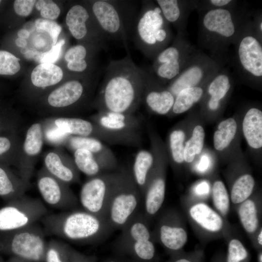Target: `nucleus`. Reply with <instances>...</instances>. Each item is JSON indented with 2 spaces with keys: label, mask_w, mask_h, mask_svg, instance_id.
<instances>
[{
  "label": "nucleus",
  "mask_w": 262,
  "mask_h": 262,
  "mask_svg": "<svg viewBox=\"0 0 262 262\" xmlns=\"http://www.w3.org/2000/svg\"><path fill=\"white\" fill-rule=\"evenodd\" d=\"M107 66L98 94L91 103L97 112L135 114L142 103L143 72L129 51Z\"/></svg>",
  "instance_id": "obj_1"
},
{
  "label": "nucleus",
  "mask_w": 262,
  "mask_h": 262,
  "mask_svg": "<svg viewBox=\"0 0 262 262\" xmlns=\"http://www.w3.org/2000/svg\"><path fill=\"white\" fill-rule=\"evenodd\" d=\"M197 12L199 49L206 50L221 65L226 66L233 45L253 12L241 2L232 8Z\"/></svg>",
  "instance_id": "obj_2"
},
{
  "label": "nucleus",
  "mask_w": 262,
  "mask_h": 262,
  "mask_svg": "<svg viewBox=\"0 0 262 262\" xmlns=\"http://www.w3.org/2000/svg\"><path fill=\"white\" fill-rule=\"evenodd\" d=\"M40 220L48 233L80 244L100 243L114 231L106 219L84 210L47 214Z\"/></svg>",
  "instance_id": "obj_3"
},
{
  "label": "nucleus",
  "mask_w": 262,
  "mask_h": 262,
  "mask_svg": "<svg viewBox=\"0 0 262 262\" xmlns=\"http://www.w3.org/2000/svg\"><path fill=\"white\" fill-rule=\"evenodd\" d=\"M132 35L136 48L152 60L174 37L170 25L154 0L142 1Z\"/></svg>",
  "instance_id": "obj_4"
},
{
  "label": "nucleus",
  "mask_w": 262,
  "mask_h": 262,
  "mask_svg": "<svg viewBox=\"0 0 262 262\" xmlns=\"http://www.w3.org/2000/svg\"><path fill=\"white\" fill-rule=\"evenodd\" d=\"M87 3L107 39L121 41L129 51L128 41L138 15L136 1L96 0Z\"/></svg>",
  "instance_id": "obj_5"
},
{
  "label": "nucleus",
  "mask_w": 262,
  "mask_h": 262,
  "mask_svg": "<svg viewBox=\"0 0 262 262\" xmlns=\"http://www.w3.org/2000/svg\"><path fill=\"white\" fill-rule=\"evenodd\" d=\"M231 64L236 76L248 82L261 83L262 38L255 31L252 17L245 24L232 47Z\"/></svg>",
  "instance_id": "obj_6"
},
{
  "label": "nucleus",
  "mask_w": 262,
  "mask_h": 262,
  "mask_svg": "<svg viewBox=\"0 0 262 262\" xmlns=\"http://www.w3.org/2000/svg\"><path fill=\"white\" fill-rule=\"evenodd\" d=\"M113 245L115 255L132 262H153L156 250L148 221L139 211L120 230Z\"/></svg>",
  "instance_id": "obj_7"
},
{
  "label": "nucleus",
  "mask_w": 262,
  "mask_h": 262,
  "mask_svg": "<svg viewBox=\"0 0 262 262\" xmlns=\"http://www.w3.org/2000/svg\"><path fill=\"white\" fill-rule=\"evenodd\" d=\"M94 87L88 80H68L43 97V113L48 117H68L89 102Z\"/></svg>",
  "instance_id": "obj_8"
},
{
  "label": "nucleus",
  "mask_w": 262,
  "mask_h": 262,
  "mask_svg": "<svg viewBox=\"0 0 262 262\" xmlns=\"http://www.w3.org/2000/svg\"><path fill=\"white\" fill-rule=\"evenodd\" d=\"M119 172L106 214V219L114 231L121 230L139 212L142 196L131 171L123 168Z\"/></svg>",
  "instance_id": "obj_9"
},
{
  "label": "nucleus",
  "mask_w": 262,
  "mask_h": 262,
  "mask_svg": "<svg viewBox=\"0 0 262 262\" xmlns=\"http://www.w3.org/2000/svg\"><path fill=\"white\" fill-rule=\"evenodd\" d=\"M47 244L44 230L36 223L20 229L0 232V252L31 262L45 259Z\"/></svg>",
  "instance_id": "obj_10"
},
{
  "label": "nucleus",
  "mask_w": 262,
  "mask_h": 262,
  "mask_svg": "<svg viewBox=\"0 0 262 262\" xmlns=\"http://www.w3.org/2000/svg\"><path fill=\"white\" fill-rule=\"evenodd\" d=\"M196 49L188 35L177 33L171 44L153 60L150 69L165 84L179 75Z\"/></svg>",
  "instance_id": "obj_11"
},
{
  "label": "nucleus",
  "mask_w": 262,
  "mask_h": 262,
  "mask_svg": "<svg viewBox=\"0 0 262 262\" xmlns=\"http://www.w3.org/2000/svg\"><path fill=\"white\" fill-rule=\"evenodd\" d=\"M224 66L205 52L196 49L181 72L168 83L167 87L175 97L184 89L206 85Z\"/></svg>",
  "instance_id": "obj_12"
},
{
  "label": "nucleus",
  "mask_w": 262,
  "mask_h": 262,
  "mask_svg": "<svg viewBox=\"0 0 262 262\" xmlns=\"http://www.w3.org/2000/svg\"><path fill=\"white\" fill-rule=\"evenodd\" d=\"M89 119L112 134L119 145L135 147L142 145L143 121L135 114L97 112Z\"/></svg>",
  "instance_id": "obj_13"
},
{
  "label": "nucleus",
  "mask_w": 262,
  "mask_h": 262,
  "mask_svg": "<svg viewBox=\"0 0 262 262\" xmlns=\"http://www.w3.org/2000/svg\"><path fill=\"white\" fill-rule=\"evenodd\" d=\"M42 201L24 195L0 208V232L20 229L36 223L47 214Z\"/></svg>",
  "instance_id": "obj_14"
},
{
  "label": "nucleus",
  "mask_w": 262,
  "mask_h": 262,
  "mask_svg": "<svg viewBox=\"0 0 262 262\" xmlns=\"http://www.w3.org/2000/svg\"><path fill=\"white\" fill-rule=\"evenodd\" d=\"M120 172H110L89 178L80 192L83 210L106 219L109 203L119 178Z\"/></svg>",
  "instance_id": "obj_15"
},
{
  "label": "nucleus",
  "mask_w": 262,
  "mask_h": 262,
  "mask_svg": "<svg viewBox=\"0 0 262 262\" xmlns=\"http://www.w3.org/2000/svg\"><path fill=\"white\" fill-rule=\"evenodd\" d=\"M66 23L71 35L76 40L105 49L108 39L88 4H76L72 6L66 14Z\"/></svg>",
  "instance_id": "obj_16"
},
{
  "label": "nucleus",
  "mask_w": 262,
  "mask_h": 262,
  "mask_svg": "<svg viewBox=\"0 0 262 262\" xmlns=\"http://www.w3.org/2000/svg\"><path fill=\"white\" fill-rule=\"evenodd\" d=\"M37 184L43 200L50 206L64 210L77 207L78 198L69 185L50 174L44 166L38 172Z\"/></svg>",
  "instance_id": "obj_17"
},
{
  "label": "nucleus",
  "mask_w": 262,
  "mask_h": 262,
  "mask_svg": "<svg viewBox=\"0 0 262 262\" xmlns=\"http://www.w3.org/2000/svg\"><path fill=\"white\" fill-rule=\"evenodd\" d=\"M44 142L43 121L41 120L32 124L27 129L19 155L18 175L29 186Z\"/></svg>",
  "instance_id": "obj_18"
},
{
  "label": "nucleus",
  "mask_w": 262,
  "mask_h": 262,
  "mask_svg": "<svg viewBox=\"0 0 262 262\" xmlns=\"http://www.w3.org/2000/svg\"><path fill=\"white\" fill-rule=\"evenodd\" d=\"M143 85L142 103L150 111L164 115L171 112L175 96L167 86L163 83L152 72L150 68H142Z\"/></svg>",
  "instance_id": "obj_19"
},
{
  "label": "nucleus",
  "mask_w": 262,
  "mask_h": 262,
  "mask_svg": "<svg viewBox=\"0 0 262 262\" xmlns=\"http://www.w3.org/2000/svg\"><path fill=\"white\" fill-rule=\"evenodd\" d=\"M51 118L54 124L68 135L94 137L104 143L119 145L112 134L90 119L70 116Z\"/></svg>",
  "instance_id": "obj_20"
},
{
  "label": "nucleus",
  "mask_w": 262,
  "mask_h": 262,
  "mask_svg": "<svg viewBox=\"0 0 262 262\" xmlns=\"http://www.w3.org/2000/svg\"><path fill=\"white\" fill-rule=\"evenodd\" d=\"M44 167L52 175L69 185L80 181L79 171L73 158L57 148L48 151L44 157Z\"/></svg>",
  "instance_id": "obj_21"
},
{
  "label": "nucleus",
  "mask_w": 262,
  "mask_h": 262,
  "mask_svg": "<svg viewBox=\"0 0 262 262\" xmlns=\"http://www.w3.org/2000/svg\"><path fill=\"white\" fill-rule=\"evenodd\" d=\"M160 8L165 20L172 25L177 33L188 35L189 17L196 10V0H154Z\"/></svg>",
  "instance_id": "obj_22"
},
{
  "label": "nucleus",
  "mask_w": 262,
  "mask_h": 262,
  "mask_svg": "<svg viewBox=\"0 0 262 262\" xmlns=\"http://www.w3.org/2000/svg\"><path fill=\"white\" fill-rule=\"evenodd\" d=\"M64 146L72 151L79 148L89 150L106 164L112 171L117 167V160L113 151L105 143L98 139L70 135Z\"/></svg>",
  "instance_id": "obj_23"
},
{
  "label": "nucleus",
  "mask_w": 262,
  "mask_h": 262,
  "mask_svg": "<svg viewBox=\"0 0 262 262\" xmlns=\"http://www.w3.org/2000/svg\"><path fill=\"white\" fill-rule=\"evenodd\" d=\"M159 169L154 165L145 188L144 211L143 213L147 221L161 208L164 200L165 183L164 178L160 174Z\"/></svg>",
  "instance_id": "obj_24"
},
{
  "label": "nucleus",
  "mask_w": 262,
  "mask_h": 262,
  "mask_svg": "<svg viewBox=\"0 0 262 262\" xmlns=\"http://www.w3.org/2000/svg\"><path fill=\"white\" fill-rule=\"evenodd\" d=\"M232 74L226 66L222 67L207 85L208 95L207 106L211 111L217 110L221 102L230 91L232 84Z\"/></svg>",
  "instance_id": "obj_25"
},
{
  "label": "nucleus",
  "mask_w": 262,
  "mask_h": 262,
  "mask_svg": "<svg viewBox=\"0 0 262 262\" xmlns=\"http://www.w3.org/2000/svg\"><path fill=\"white\" fill-rule=\"evenodd\" d=\"M29 187L9 166L0 163V197L6 202L24 196Z\"/></svg>",
  "instance_id": "obj_26"
},
{
  "label": "nucleus",
  "mask_w": 262,
  "mask_h": 262,
  "mask_svg": "<svg viewBox=\"0 0 262 262\" xmlns=\"http://www.w3.org/2000/svg\"><path fill=\"white\" fill-rule=\"evenodd\" d=\"M152 151L142 149L136 153L131 174L142 196L155 164V155Z\"/></svg>",
  "instance_id": "obj_27"
},
{
  "label": "nucleus",
  "mask_w": 262,
  "mask_h": 262,
  "mask_svg": "<svg viewBox=\"0 0 262 262\" xmlns=\"http://www.w3.org/2000/svg\"><path fill=\"white\" fill-rule=\"evenodd\" d=\"M63 75L62 69L58 66L52 63H40L33 69L31 81L34 89L44 90L60 82Z\"/></svg>",
  "instance_id": "obj_28"
},
{
  "label": "nucleus",
  "mask_w": 262,
  "mask_h": 262,
  "mask_svg": "<svg viewBox=\"0 0 262 262\" xmlns=\"http://www.w3.org/2000/svg\"><path fill=\"white\" fill-rule=\"evenodd\" d=\"M73 152V160L79 171L89 178L112 172L110 168L88 150L79 148Z\"/></svg>",
  "instance_id": "obj_29"
},
{
  "label": "nucleus",
  "mask_w": 262,
  "mask_h": 262,
  "mask_svg": "<svg viewBox=\"0 0 262 262\" xmlns=\"http://www.w3.org/2000/svg\"><path fill=\"white\" fill-rule=\"evenodd\" d=\"M244 136L248 145L254 148L262 146V112L251 108L246 112L243 122Z\"/></svg>",
  "instance_id": "obj_30"
},
{
  "label": "nucleus",
  "mask_w": 262,
  "mask_h": 262,
  "mask_svg": "<svg viewBox=\"0 0 262 262\" xmlns=\"http://www.w3.org/2000/svg\"><path fill=\"white\" fill-rule=\"evenodd\" d=\"M158 237L165 247L172 251L180 249L187 239L183 229L165 223H162L159 227Z\"/></svg>",
  "instance_id": "obj_31"
},
{
  "label": "nucleus",
  "mask_w": 262,
  "mask_h": 262,
  "mask_svg": "<svg viewBox=\"0 0 262 262\" xmlns=\"http://www.w3.org/2000/svg\"><path fill=\"white\" fill-rule=\"evenodd\" d=\"M22 142L18 133L0 135V163L17 167Z\"/></svg>",
  "instance_id": "obj_32"
},
{
  "label": "nucleus",
  "mask_w": 262,
  "mask_h": 262,
  "mask_svg": "<svg viewBox=\"0 0 262 262\" xmlns=\"http://www.w3.org/2000/svg\"><path fill=\"white\" fill-rule=\"evenodd\" d=\"M190 213L194 220L207 230L217 231L222 228L223 221L220 216L205 204L193 206Z\"/></svg>",
  "instance_id": "obj_33"
},
{
  "label": "nucleus",
  "mask_w": 262,
  "mask_h": 262,
  "mask_svg": "<svg viewBox=\"0 0 262 262\" xmlns=\"http://www.w3.org/2000/svg\"><path fill=\"white\" fill-rule=\"evenodd\" d=\"M204 86L187 88L180 91L175 97L171 111L175 114H179L190 109L202 98Z\"/></svg>",
  "instance_id": "obj_34"
},
{
  "label": "nucleus",
  "mask_w": 262,
  "mask_h": 262,
  "mask_svg": "<svg viewBox=\"0 0 262 262\" xmlns=\"http://www.w3.org/2000/svg\"><path fill=\"white\" fill-rule=\"evenodd\" d=\"M237 131L236 121L229 118L220 123L213 135V144L217 150L226 148L233 140Z\"/></svg>",
  "instance_id": "obj_35"
},
{
  "label": "nucleus",
  "mask_w": 262,
  "mask_h": 262,
  "mask_svg": "<svg viewBox=\"0 0 262 262\" xmlns=\"http://www.w3.org/2000/svg\"><path fill=\"white\" fill-rule=\"evenodd\" d=\"M255 181L248 174L242 176L234 183L231 190V199L236 204L246 200L252 192Z\"/></svg>",
  "instance_id": "obj_36"
},
{
  "label": "nucleus",
  "mask_w": 262,
  "mask_h": 262,
  "mask_svg": "<svg viewBox=\"0 0 262 262\" xmlns=\"http://www.w3.org/2000/svg\"><path fill=\"white\" fill-rule=\"evenodd\" d=\"M22 119L16 111L7 108H0V135L18 133Z\"/></svg>",
  "instance_id": "obj_37"
},
{
  "label": "nucleus",
  "mask_w": 262,
  "mask_h": 262,
  "mask_svg": "<svg viewBox=\"0 0 262 262\" xmlns=\"http://www.w3.org/2000/svg\"><path fill=\"white\" fill-rule=\"evenodd\" d=\"M205 132L203 128L197 125L194 129L191 138L187 141L184 149V161L192 162L196 154H199L203 147Z\"/></svg>",
  "instance_id": "obj_38"
},
{
  "label": "nucleus",
  "mask_w": 262,
  "mask_h": 262,
  "mask_svg": "<svg viewBox=\"0 0 262 262\" xmlns=\"http://www.w3.org/2000/svg\"><path fill=\"white\" fill-rule=\"evenodd\" d=\"M43 121L44 142L56 147L64 146L70 135L56 126L51 117L44 118Z\"/></svg>",
  "instance_id": "obj_39"
},
{
  "label": "nucleus",
  "mask_w": 262,
  "mask_h": 262,
  "mask_svg": "<svg viewBox=\"0 0 262 262\" xmlns=\"http://www.w3.org/2000/svg\"><path fill=\"white\" fill-rule=\"evenodd\" d=\"M257 209L254 202L251 200L245 201L239 209L241 222L245 229L248 232H253L257 228Z\"/></svg>",
  "instance_id": "obj_40"
},
{
  "label": "nucleus",
  "mask_w": 262,
  "mask_h": 262,
  "mask_svg": "<svg viewBox=\"0 0 262 262\" xmlns=\"http://www.w3.org/2000/svg\"><path fill=\"white\" fill-rule=\"evenodd\" d=\"M69 246L57 240L48 244L45 259L46 262H68Z\"/></svg>",
  "instance_id": "obj_41"
},
{
  "label": "nucleus",
  "mask_w": 262,
  "mask_h": 262,
  "mask_svg": "<svg viewBox=\"0 0 262 262\" xmlns=\"http://www.w3.org/2000/svg\"><path fill=\"white\" fill-rule=\"evenodd\" d=\"M184 139L185 133L181 130H174L169 135V145L171 155L174 162L177 164H180L184 161Z\"/></svg>",
  "instance_id": "obj_42"
},
{
  "label": "nucleus",
  "mask_w": 262,
  "mask_h": 262,
  "mask_svg": "<svg viewBox=\"0 0 262 262\" xmlns=\"http://www.w3.org/2000/svg\"><path fill=\"white\" fill-rule=\"evenodd\" d=\"M213 198L216 208L223 215L226 214L229 208V200L227 189L222 181L214 182L213 188Z\"/></svg>",
  "instance_id": "obj_43"
},
{
  "label": "nucleus",
  "mask_w": 262,
  "mask_h": 262,
  "mask_svg": "<svg viewBox=\"0 0 262 262\" xmlns=\"http://www.w3.org/2000/svg\"><path fill=\"white\" fill-rule=\"evenodd\" d=\"M20 59L7 51L0 50V75H13L20 69Z\"/></svg>",
  "instance_id": "obj_44"
},
{
  "label": "nucleus",
  "mask_w": 262,
  "mask_h": 262,
  "mask_svg": "<svg viewBox=\"0 0 262 262\" xmlns=\"http://www.w3.org/2000/svg\"><path fill=\"white\" fill-rule=\"evenodd\" d=\"M35 28L38 33H48L52 40V46L57 42L62 27L56 22L45 18H39L35 20Z\"/></svg>",
  "instance_id": "obj_45"
},
{
  "label": "nucleus",
  "mask_w": 262,
  "mask_h": 262,
  "mask_svg": "<svg viewBox=\"0 0 262 262\" xmlns=\"http://www.w3.org/2000/svg\"><path fill=\"white\" fill-rule=\"evenodd\" d=\"M240 1L236 0H196L197 12L236 6Z\"/></svg>",
  "instance_id": "obj_46"
},
{
  "label": "nucleus",
  "mask_w": 262,
  "mask_h": 262,
  "mask_svg": "<svg viewBox=\"0 0 262 262\" xmlns=\"http://www.w3.org/2000/svg\"><path fill=\"white\" fill-rule=\"evenodd\" d=\"M248 256L247 251L239 240L233 239L229 242L226 262H243Z\"/></svg>",
  "instance_id": "obj_47"
},
{
  "label": "nucleus",
  "mask_w": 262,
  "mask_h": 262,
  "mask_svg": "<svg viewBox=\"0 0 262 262\" xmlns=\"http://www.w3.org/2000/svg\"><path fill=\"white\" fill-rule=\"evenodd\" d=\"M65 40L62 39L52 46L49 50L42 53L39 57L40 63L53 64L60 57L62 47L65 45Z\"/></svg>",
  "instance_id": "obj_48"
},
{
  "label": "nucleus",
  "mask_w": 262,
  "mask_h": 262,
  "mask_svg": "<svg viewBox=\"0 0 262 262\" xmlns=\"http://www.w3.org/2000/svg\"><path fill=\"white\" fill-rule=\"evenodd\" d=\"M40 11V15L43 18L51 20L57 18L61 12L56 3L52 0H44V4Z\"/></svg>",
  "instance_id": "obj_49"
},
{
  "label": "nucleus",
  "mask_w": 262,
  "mask_h": 262,
  "mask_svg": "<svg viewBox=\"0 0 262 262\" xmlns=\"http://www.w3.org/2000/svg\"><path fill=\"white\" fill-rule=\"evenodd\" d=\"M36 0H16L13 7L15 13L22 16H27L32 13Z\"/></svg>",
  "instance_id": "obj_50"
},
{
  "label": "nucleus",
  "mask_w": 262,
  "mask_h": 262,
  "mask_svg": "<svg viewBox=\"0 0 262 262\" xmlns=\"http://www.w3.org/2000/svg\"><path fill=\"white\" fill-rule=\"evenodd\" d=\"M92 60H80L67 63V67L71 72L77 73H84L93 66Z\"/></svg>",
  "instance_id": "obj_51"
},
{
  "label": "nucleus",
  "mask_w": 262,
  "mask_h": 262,
  "mask_svg": "<svg viewBox=\"0 0 262 262\" xmlns=\"http://www.w3.org/2000/svg\"><path fill=\"white\" fill-rule=\"evenodd\" d=\"M68 262H95V257L85 256L72 247H68Z\"/></svg>",
  "instance_id": "obj_52"
},
{
  "label": "nucleus",
  "mask_w": 262,
  "mask_h": 262,
  "mask_svg": "<svg viewBox=\"0 0 262 262\" xmlns=\"http://www.w3.org/2000/svg\"><path fill=\"white\" fill-rule=\"evenodd\" d=\"M252 21L254 28L260 38H262V13L258 10L253 12Z\"/></svg>",
  "instance_id": "obj_53"
},
{
  "label": "nucleus",
  "mask_w": 262,
  "mask_h": 262,
  "mask_svg": "<svg viewBox=\"0 0 262 262\" xmlns=\"http://www.w3.org/2000/svg\"><path fill=\"white\" fill-rule=\"evenodd\" d=\"M210 191L209 183L206 181H202L197 184L194 189L195 193L198 196H205Z\"/></svg>",
  "instance_id": "obj_54"
},
{
  "label": "nucleus",
  "mask_w": 262,
  "mask_h": 262,
  "mask_svg": "<svg viewBox=\"0 0 262 262\" xmlns=\"http://www.w3.org/2000/svg\"><path fill=\"white\" fill-rule=\"evenodd\" d=\"M210 165V159L206 155L201 157L200 160L197 164V169L200 172H205Z\"/></svg>",
  "instance_id": "obj_55"
},
{
  "label": "nucleus",
  "mask_w": 262,
  "mask_h": 262,
  "mask_svg": "<svg viewBox=\"0 0 262 262\" xmlns=\"http://www.w3.org/2000/svg\"><path fill=\"white\" fill-rule=\"evenodd\" d=\"M102 262H132L128 259L115 255L109 257Z\"/></svg>",
  "instance_id": "obj_56"
},
{
  "label": "nucleus",
  "mask_w": 262,
  "mask_h": 262,
  "mask_svg": "<svg viewBox=\"0 0 262 262\" xmlns=\"http://www.w3.org/2000/svg\"><path fill=\"white\" fill-rule=\"evenodd\" d=\"M30 35V33L25 29H20L17 32V35L18 37L24 39H28Z\"/></svg>",
  "instance_id": "obj_57"
},
{
  "label": "nucleus",
  "mask_w": 262,
  "mask_h": 262,
  "mask_svg": "<svg viewBox=\"0 0 262 262\" xmlns=\"http://www.w3.org/2000/svg\"><path fill=\"white\" fill-rule=\"evenodd\" d=\"M16 45L21 48H25L27 45V42L26 39L18 37L15 40Z\"/></svg>",
  "instance_id": "obj_58"
},
{
  "label": "nucleus",
  "mask_w": 262,
  "mask_h": 262,
  "mask_svg": "<svg viewBox=\"0 0 262 262\" xmlns=\"http://www.w3.org/2000/svg\"><path fill=\"white\" fill-rule=\"evenodd\" d=\"M169 262H193L184 258H173Z\"/></svg>",
  "instance_id": "obj_59"
},
{
  "label": "nucleus",
  "mask_w": 262,
  "mask_h": 262,
  "mask_svg": "<svg viewBox=\"0 0 262 262\" xmlns=\"http://www.w3.org/2000/svg\"><path fill=\"white\" fill-rule=\"evenodd\" d=\"M262 230L261 231L259 236H258V242H259V244L260 245H262Z\"/></svg>",
  "instance_id": "obj_60"
},
{
  "label": "nucleus",
  "mask_w": 262,
  "mask_h": 262,
  "mask_svg": "<svg viewBox=\"0 0 262 262\" xmlns=\"http://www.w3.org/2000/svg\"><path fill=\"white\" fill-rule=\"evenodd\" d=\"M262 253H261V254H260L259 257V262H262Z\"/></svg>",
  "instance_id": "obj_61"
},
{
  "label": "nucleus",
  "mask_w": 262,
  "mask_h": 262,
  "mask_svg": "<svg viewBox=\"0 0 262 262\" xmlns=\"http://www.w3.org/2000/svg\"><path fill=\"white\" fill-rule=\"evenodd\" d=\"M0 262H2L1 261V260H0Z\"/></svg>",
  "instance_id": "obj_62"
},
{
  "label": "nucleus",
  "mask_w": 262,
  "mask_h": 262,
  "mask_svg": "<svg viewBox=\"0 0 262 262\" xmlns=\"http://www.w3.org/2000/svg\"><path fill=\"white\" fill-rule=\"evenodd\" d=\"M1 2V0H0V2Z\"/></svg>",
  "instance_id": "obj_63"
}]
</instances>
